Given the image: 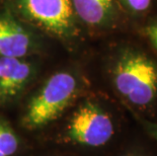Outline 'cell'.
Returning a JSON list of instances; mask_svg holds the SVG:
<instances>
[{
    "instance_id": "obj_1",
    "label": "cell",
    "mask_w": 157,
    "mask_h": 156,
    "mask_svg": "<svg viewBox=\"0 0 157 156\" xmlns=\"http://www.w3.org/2000/svg\"><path fill=\"white\" fill-rule=\"evenodd\" d=\"M108 53V72L116 92L127 104L148 111L157 104V56L133 29Z\"/></svg>"
},
{
    "instance_id": "obj_2",
    "label": "cell",
    "mask_w": 157,
    "mask_h": 156,
    "mask_svg": "<svg viewBox=\"0 0 157 156\" xmlns=\"http://www.w3.org/2000/svg\"><path fill=\"white\" fill-rule=\"evenodd\" d=\"M77 91L78 81L72 73L53 74L29 102L23 118L25 127L35 130L55 121L74 101Z\"/></svg>"
},
{
    "instance_id": "obj_3",
    "label": "cell",
    "mask_w": 157,
    "mask_h": 156,
    "mask_svg": "<svg viewBox=\"0 0 157 156\" xmlns=\"http://www.w3.org/2000/svg\"><path fill=\"white\" fill-rule=\"evenodd\" d=\"M22 14L39 28L60 38L79 34L72 0H18Z\"/></svg>"
},
{
    "instance_id": "obj_4",
    "label": "cell",
    "mask_w": 157,
    "mask_h": 156,
    "mask_svg": "<svg viewBox=\"0 0 157 156\" xmlns=\"http://www.w3.org/2000/svg\"><path fill=\"white\" fill-rule=\"evenodd\" d=\"M113 133L115 126L111 115L93 101H85L76 108L67 127L70 140L90 147L106 144Z\"/></svg>"
},
{
    "instance_id": "obj_5",
    "label": "cell",
    "mask_w": 157,
    "mask_h": 156,
    "mask_svg": "<svg viewBox=\"0 0 157 156\" xmlns=\"http://www.w3.org/2000/svg\"><path fill=\"white\" fill-rule=\"evenodd\" d=\"M76 17L96 35H112L133 29L118 0H72Z\"/></svg>"
},
{
    "instance_id": "obj_6",
    "label": "cell",
    "mask_w": 157,
    "mask_h": 156,
    "mask_svg": "<svg viewBox=\"0 0 157 156\" xmlns=\"http://www.w3.org/2000/svg\"><path fill=\"white\" fill-rule=\"evenodd\" d=\"M34 74L31 63L21 58L0 57V105L14 99Z\"/></svg>"
},
{
    "instance_id": "obj_7",
    "label": "cell",
    "mask_w": 157,
    "mask_h": 156,
    "mask_svg": "<svg viewBox=\"0 0 157 156\" xmlns=\"http://www.w3.org/2000/svg\"><path fill=\"white\" fill-rule=\"evenodd\" d=\"M33 48L28 31L7 15H0V57L22 58Z\"/></svg>"
},
{
    "instance_id": "obj_8",
    "label": "cell",
    "mask_w": 157,
    "mask_h": 156,
    "mask_svg": "<svg viewBox=\"0 0 157 156\" xmlns=\"http://www.w3.org/2000/svg\"><path fill=\"white\" fill-rule=\"evenodd\" d=\"M133 29L157 13V0H118Z\"/></svg>"
},
{
    "instance_id": "obj_9",
    "label": "cell",
    "mask_w": 157,
    "mask_h": 156,
    "mask_svg": "<svg viewBox=\"0 0 157 156\" xmlns=\"http://www.w3.org/2000/svg\"><path fill=\"white\" fill-rule=\"evenodd\" d=\"M133 29L144 40L157 56V13L136 25Z\"/></svg>"
},
{
    "instance_id": "obj_10",
    "label": "cell",
    "mask_w": 157,
    "mask_h": 156,
    "mask_svg": "<svg viewBox=\"0 0 157 156\" xmlns=\"http://www.w3.org/2000/svg\"><path fill=\"white\" fill-rule=\"evenodd\" d=\"M17 149V136L10 128L0 122V156H12Z\"/></svg>"
},
{
    "instance_id": "obj_11",
    "label": "cell",
    "mask_w": 157,
    "mask_h": 156,
    "mask_svg": "<svg viewBox=\"0 0 157 156\" xmlns=\"http://www.w3.org/2000/svg\"><path fill=\"white\" fill-rule=\"evenodd\" d=\"M145 126H146V128H147V130H148V132L157 140V123L145 122Z\"/></svg>"
}]
</instances>
